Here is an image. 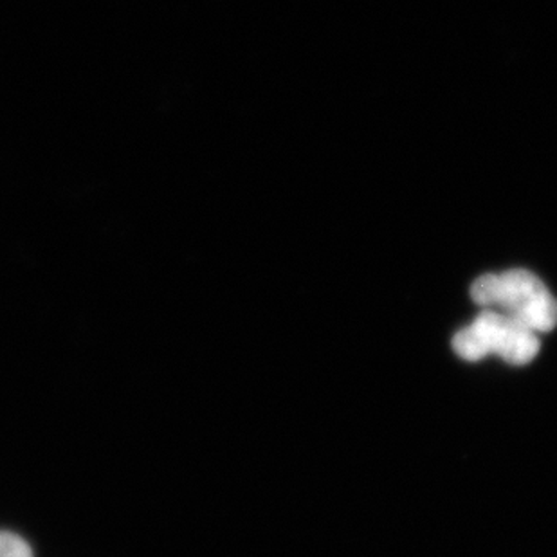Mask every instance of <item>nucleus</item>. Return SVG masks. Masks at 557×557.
<instances>
[{
    "label": "nucleus",
    "instance_id": "f257e3e1",
    "mask_svg": "<svg viewBox=\"0 0 557 557\" xmlns=\"http://www.w3.org/2000/svg\"><path fill=\"white\" fill-rule=\"evenodd\" d=\"M471 296L479 306L499 307L531 331L550 332L557 325L556 298L536 274L525 269L484 274L471 285Z\"/></svg>",
    "mask_w": 557,
    "mask_h": 557
},
{
    "label": "nucleus",
    "instance_id": "f03ea898",
    "mask_svg": "<svg viewBox=\"0 0 557 557\" xmlns=\"http://www.w3.org/2000/svg\"><path fill=\"white\" fill-rule=\"evenodd\" d=\"M453 348L468 361H480L490 354H496L505 363L521 367L536 358L540 339L536 332L510 315L498 310H484L473 325L453 337Z\"/></svg>",
    "mask_w": 557,
    "mask_h": 557
},
{
    "label": "nucleus",
    "instance_id": "7ed1b4c3",
    "mask_svg": "<svg viewBox=\"0 0 557 557\" xmlns=\"http://www.w3.org/2000/svg\"><path fill=\"white\" fill-rule=\"evenodd\" d=\"M0 557H33V550L21 536L0 531Z\"/></svg>",
    "mask_w": 557,
    "mask_h": 557
}]
</instances>
